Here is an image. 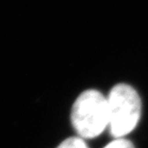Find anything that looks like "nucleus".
<instances>
[{
  "mask_svg": "<svg viewBox=\"0 0 148 148\" xmlns=\"http://www.w3.org/2000/svg\"><path fill=\"white\" fill-rule=\"evenodd\" d=\"M71 122L81 138H93L109 126L108 101L101 92L88 90L73 104Z\"/></svg>",
  "mask_w": 148,
  "mask_h": 148,
  "instance_id": "f257e3e1",
  "label": "nucleus"
},
{
  "mask_svg": "<svg viewBox=\"0 0 148 148\" xmlns=\"http://www.w3.org/2000/svg\"><path fill=\"white\" fill-rule=\"evenodd\" d=\"M107 101L110 133L112 137L122 138L135 129L140 120V98L132 87L118 84L112 88Z\"/></svg>",
  "mask_w": 148,
  "mask_h": 148,
  "instance_id": "f03ea898",
  "label": "nucleus"
},
{
  "mask_svg": "<svg viewBox=\"0 0 148 148\" xmlns=\"http://www.w3.org/2000/svg\"><path fill=\"white\" fill-rule=\"evenodd\" d=\"M57 148H88V146L82 138H69L64 140Z\"/></svg>",
  "mask_w": 148,
  "mask_h": 148,
  "instance_id": "7ed1b4c3",
  "label": "nucleus"
},
{
  "mask_svg": "<svg viewBox=\"0 0 148 148\" xmlns=\"http://www.w3.org/2000/svg\"><path fill=\"white\" fill-rule=\"evenodd\" d=\"M104 148H135L131 141L124 140V138H116L112 141Z\"/></svg>",
  "mask_w": 148,
  "mask_h": 148,
  "instance_id": "20e7f679",
  "label": "nucleus"
}]
</instances>
